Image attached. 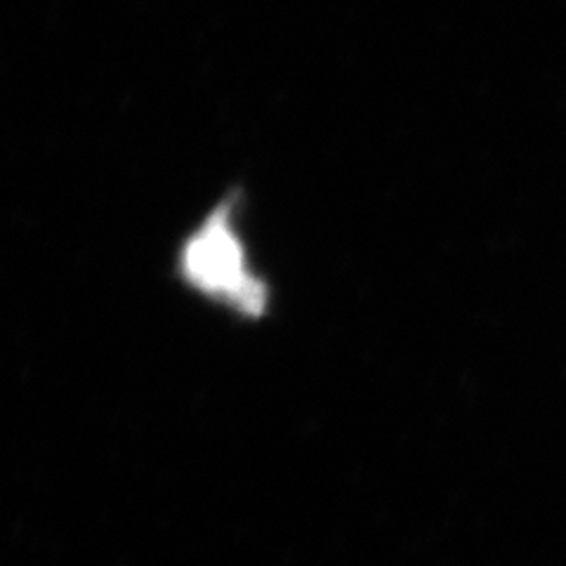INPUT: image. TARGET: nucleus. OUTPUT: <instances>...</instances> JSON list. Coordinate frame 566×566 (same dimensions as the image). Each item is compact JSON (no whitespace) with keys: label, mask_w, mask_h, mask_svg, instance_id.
I'll list each match as a JSON object with an SVG mask.
<instances>
[{"label":"nucleus","mask_w":566,"mask_h":566,"mask_svg":"<svg viewBox=\"0 0 566 566\" xmlns=\"http://www.w3.org/2000/svg\"><path fill=\"white\" fill-rule=\"evenodd\" d=\"M237 212L239 193H229L206 212L182 241L177 274L208 303L222 305L243 318H262L270 305V289L248 260Z\"/></svg>","instance_id":"f257e3e1"}]
</instances>
